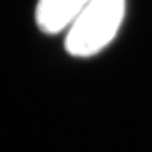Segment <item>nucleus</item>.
<instances>
[{"label": "nucleus", "instance_id": "f257e3e1", "mask_svg": "<svg viewBox=\"0 0 152 152\" xmlns=\"http://www.w3.org/2000/svg\"><path fill=\"white\" fill-rule=\"evenodd\" d=\"M124 15L126 0H90L66 30V52L77 58L96 55L114 40Z\"/></svg>", "mask_w": 152, "mask_h": 152}, {"label": "nucleus", "instance_id": "f03ea898", "mask_svg": "<svg viewBox=\"0 0 152 152\" xmlns=\"http://www.w3.org/2000/svg\"><path fill=\"white\" fill-rule=\"evenodd\" d=\"M90 0H39L36 6L37 27L46 34L66 31Z\"/></svg>", "mask_w": 152, "mask_h": 152}]
</instances>
